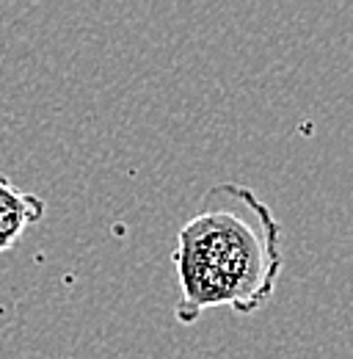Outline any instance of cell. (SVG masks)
Listing matches in <instances>:
<instances>
[{
  "instance_id": "cell-1",
  "label": "cell",
  "mask_w": 353,
  "mask_h": 359,
  "mask_svg": "<svg viewBox=\"0 0 353 359\" xmlns=\"http://www.w3.org/2000/svg\"><path fill=\"white\" fill-rule=\"evenodd\" d=\"M172 263L182 290L174 307L182 326L213 307L254 315L273 299L284 269L282 226L249 185L219 182L182 224Z\"/></svg>"
},
{
  "instance_id": "cell-2",
  "label": "cell",
  "mask_w": 353,
  "mask_h": 359,
  "mask_svg": "<svg viewBox=\"0 0 353 359\" xmlns=\"http://www.w3.org/2000/svg\"><path fill=\"white\" fill-rule=\"evenodd\" d=\"M47 202L42 196L22 191L17 182L0 175V255L14 249L22 235L44 219Z\"/></svg>"
}]
</instances>
